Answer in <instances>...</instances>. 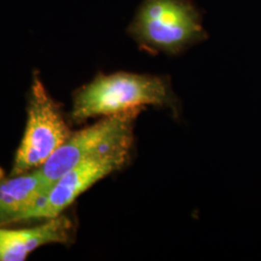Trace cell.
I'll return each mask as SVG.
<instances>
[{"label":"cell","mask_w":261,"mask_h":261,"mask_svg":"<svg viewBox=\"0 0 261 261\" xmlns=\"http://www.w3.org/2000/svg\"><path fill=\"white\" fill-rule=\"evenodd\" d=\"M173 103L167 80L162 76L126 72L97 75L74 96L72 119L84 122L139 110L144 106L166 107Z\"/></svg>","instance_id":"6da1fadb"},{"label":"cell","mask_w":261,"mask_h":261,"mask_svg":"<svg viewBox=\"0 0 261 261\" xmlns=\"http://www.w3.org/2000/svg\"><path fill=\"white\" fill-rule=\"evenodd\" d=\"M128 32L140 47L168 55L205 36L201 17L189 0H143Z\"/></svg>","instance_id":"7a4b0ae2"},{"label":"cell","mask_w":261,"mask_h":261,"mask_svg":"<svg viewBox=\"0 0 261 261\" xmlns=\"http://www.w3.org/2000/svg\"><path fill=\"white\" fill-rule=\"evenodd\" d=\"M71 134L59 106L50 97L39 75H34L29 94L27 127L11 175L41 168Z\"/></svg>","instance_id":"3957f363"},{"label":"cell","mask_w":261,"mask_h":261,"mask_svg":"<svg viewBox=\"0 0 261 261\" xmlns=\"http://www.w3.org/2000/svg\"><path fill=\"white\" fill-rule=\"evenodd\" d=\"M140 111L139 109L105 116L92 126L72 133L69 139L39 168L49 190L59 178L84 160L117 147L132 145L133 125Z\"/></svg>","instance_id":"277c9868"},{"label":"cell","mask_w":261,"mask_h":261,"mask_svg":"<svg viewBox=\"0 0 261 261\" xmlns=\"http://www.w3.org/2000/svg\"><path fill=\"white\" fill-rule=\"evenodd\" d=\"M132 145L98 154L86 159L59 178L36 205L22 220L55 218L96 182L120 169L130 155Z\"/></svg>","instance_id":"5b68a950"},{"label":"cell","mask_w":261,"mask_h":261,"mask_svg":"<svg viewBox=\"0 0 261 261\" xmlns=\"http://www.w3.org/2000/svg\"><path fill=\"white\" fill-rule=\"evenodd\" d=\"M72 224L62 215L47 219L34 227L7 229L0 227V261H22L38 248L69 240Z\"/></svg>","instance_id":"8992f818"},{"label":"cell","mask_w":261,"mask_h":261,"mask_svg":"<svg viewBox=\"0 0 261 261\" xmlns=\"http://www.w3.org/2000/svg\"><path fill=\"white\" fill-rule=\"evenodd\" d=\"M49 186L37 169L0 181V224L21 221L46 196Z\"/></svg>","instance_id":"52a82bcc"}]
</instances>
